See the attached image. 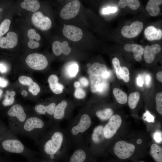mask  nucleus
Here are the masks:
<instances>
[{
	"instance_id": "nucleus-40",
	"label": "nucleus",
	"mask_w": 162,
	"mask_h": 162,
	"mask_svg": "<svg viewBox=\"0 0 162 162\" xmlns=\"http://www.w3.org/2000/svg\"><path fill=\"white\" fill-rule=\"evenodd\" d=\"M28 46L30 49H34L39 47V43L33 40H29L27 44Z\"/></svg>"
},
{
	"instance_id": "nucleus-23",
	"label": "nucleus",
	"mask_w": 162,
	"mask_h": 162,
	"mask_svg": "<svg viewBox=\"0 0 162 162\" xmlns=\"http://www.w3.org/2000/svg\"><path fill=\"white\" fill-rule=\"evenodd\" d=\"M20 6L23 8L32 12H36L40 7L37 0H25L21 3Z\"/></svg>"
},
{
	"instance_id": "nucleus-42",
	"label": "nucleus",
	"mask_w": 162,
	"mask_h": 162,
	"mask_svg": "<svg viewBox=\"0 0 162 162\" xmlns=\"http://www.w3.org/2000/svg\"><path fill=\"white\" fill-rule=\"evenodd\" d=\"M146 121L148 122H153L154 121V116L148 111H146L144 115Z\"/></svg>"
},
{
	"instance_id": "nucleus-31",
	"label": "nucleus",
	"mask_w": 162,
	"mask_h": 162,
	"mask_svg": "<svg viewBox=\"0 0 162 162\" xmlns=\"http://www.w3.org/2000/svg\"><path fill=\"white\" fill-rule=\"evenodd\" d=\"M140 98V94L138 92H132L128 98V105L131 109H134L136 106Z\"/></svg>"
},
{
	"instance_id": "nucleus-55",
	"label": "nucleus",
	"mask_w": 162,
	"mask_h": 162,
	"mask_svg": "<svg viewBox=\"0 0 162 162\" xmlns=\"http://www.w3.org/2000/svg\"><path fill=\"white\" fill-rule=\"evenodd\" d=\"M140 162H144L141 161H140Z\"/></svg>"
},
{
	"instance_id": "nucleus-9",
	"label": "nucleus",
	"mask_w": 162,
	"mask_h": 162,
	"mask_svg": "<svg viewBox=\"0 0 162 162\" xmlns=\"http://www.w3.org/2000/svg\"><path fill=\"white\" fill-rule=\"evenodd\" d=\"M62 32L65 37L73 41L80 40L83 35L82 32L80 28L71 25L65 26L63 29Z\"/></svg>"
},
{
	"instance_id": "nucleus-47",
	"label": "nucleus",
	"mask_w": 162,
	"mask_h": 162,
	"mask_svg": "<svg viewBox=\"0 0 162 162\" xmlns=\"http://www.w3.org/2000/svg\"><path fill=\"white\" fill-rule=\"evenodd\" d=\"M133 44H126L124 46V50L128 52H132Z\"/></svg>"
},
{
	"instance_id": "nucleus-1",
	"label": "nucleus",
	"mask_w": 162,
	"mask_h": 162,
	"mask_svg": "<svg viewBox=\"0 0 162 162\" xmlns=\"http://www.w3.org/2000/svg\"><path fill=\"white\" fill-rule=\"evenodd\" d=\"M135 149L134 145L124 140L117 142L113 148L115 155L118 158L122 160L130 157L134 153Z\"/></svg>"
},
{
	"instance_id": "nucleus-11",
	"label": "nucleus",
	"mask_w": 162,
	"mask_h": 162,
	"mask_svg": "<svg viewBox=\"0 0 162 162\" xmlns=\"http://www.w3.org/2000/svg\"><path fill=\"white\" fill-rule=\"evenodd\" d=\"M18 35L15 32H10L6 37L0 39V47L5 49H11L15 47L18 43Z\"/></svg>"
},
{
	"instance_id": "nucleus-26",
	"label": "nucleus",
	"mask_w": 162,
	"mask_h": 162,
	"mask_svg": "<svg viewBox=\"0 0 162 162\" xmlns=\"http://www.w3.org/2000/svg\"><path fill=\"white\" fill-rule=\"evenodd\" d=\"M79 70L78 64L75 62H71L67 64L65 68L66 75L69 77L75 76Z\"/></svg>"
},
{
	"instance_id": "nucleus-29",
	"label": "nucleus",
	"mask_w": 162,
	"mask_h": 162,
	"mask_svg": "<svg viewBox=\"0 0 162 162\" xmlns=\"http://www.w3.org/2000/svg\"><path fill=\"white\" fill-rule=\"evenodd\" d=\"M113 111L110 108H106L97 111V116L101 120L105 121L109 119L113 115Z\"/></svg>"
},
{
	"instance_id": "nucleus-5",
	"label": "nucleus",
	"mask_w": 162,
	"mask_h": 162,
	"mask_svg": "<svg viewBox=\"0 0 162 162\" xmlns=\"http://www.w3.org/2000/svg\"><path fill=\"white\" fill-rule=\"evenodd\" d=\"M91 82V90L93 93L103 94L108 88L109 84L106 79L102 76L89 75Z\"/></svg>"
},
{
	"instance_id": "nucleus-7",
	"label": "nucleus",
	"mask_w": 162,
	"mask_h": 162,
	"mask_svg": "<svg viewBox=\"0 0 162 162\" xmlns=\"http://www.w3.org/2000/svg\"><path fill=\"white\" fill-rule=\"evenodd\" d=\"M31 21L34 26L42 31L48 30L52 25L50 19L44 16L40 11L36 12L32 14Z\"/></svg>"
},
{
	"instance_id": "nucleus-2",
	"label": "nucleus",
	"mask_w": 162,
	"mask_h": 162,
	"mask_svg": "<svg viewBox=\"0 0 162 162\" xmlns=\"http://www.w3.org/2000/svg\"><path fill=\"white\" fill-rule=\"evenodd\" d=\"M63 139V135L59 131H56L52 135L50 139L44 144V152L49 155L55 154L60 148Z\"/></svg>"
},
{
	"instance_id": "nucleus-27",
	"label": "nucleus",
	"mask_w": 162,
	"mask_h": 162,
	"mask_svg": "<svg viewBox=\"0 0 162 162\" xmlns=\"http://www.w3.org/2000/svg\"><path fill=\"white\" fill-rule=\"evenodd\" d=\"M113 93L117 102L121 104L126 103L128 97L125 93L118 88H115L113 89Z\"/></svg>"
},
{
	"instance_id": "nucleus-35",
	"label": "nucleus",
	"mask_w": 162,
	"mask_h": 162,
	"mask_svg": "<svg viewBox=\"0 0 162 162\" xmlns=\"http://www.w3.org/2000/svg\"><path fill=\"white\" fill-rule=\"evenodd\" d=\"M10 23L11 21L9 20L6 19L0 24V39L8 31Z\"/></svg>"
},
{
	"instance_id": "nucleus-12",
	"label": "nucleus",
	"mask_w": 162,
	"mask_h": 162,
	"mask_svg": "<svg viewBox=\"0 0 162 162\" xmlns=\"http://www.w3.org/2000/svg\"><path fill=\"white\" fill-rule=\"evenodd\" d=\"M161 50L160 45L157 44H153L151 46H146L144 49V56L146 62L151 63L154 61L155 56Z\"/></svg>"
},
{
	"instance_id": "nucleus-46",
	"label": "nucleus",
	"mask_w": 162,
	"mask_h": 162,
	"mask_svg": "<svg viewBox=\"0 0 162 162\" xmlns=\"http://www.w3.org/2000/svg\"><path fill=\"white\" fill-rule=\"evenodd\" d=\"M7 68L6 66L2 63H0V72L4 74L6 72Z\"/></svg>"
},
{
	"instance_id": "nucleus-41",
	"label": "nucleus",
	"mask_w": 162,
	"mask_h": 162,
	"mask_svg": "<svg viewBox=\"0 0 162 162\" xmlns=\"http://www.w3.org/2000/svg\"><path fill=\"white\" fill-rule=\"evenodd\" d=\"M117 9L115 7H110L104 8L102 10V12L104 14H107L110 13H114L116 11Z\"/></svg>"
},
{
	"instance_id": "nucleus-8",
	"label": "nucleus",
	"mask_w": 162,
	"mask_h": 162,
	"mask_svg": "<svg viewBox=\"0 0 162 162\" xmlns=\"http://www.w3.org/2000/svg\"><path fill=\"white\" fill-rule=\"evenodd\" d=\"M143 27V24L142 22L136 21L133 22L129 26H124L121 29V33L126 38H134L140 33Z\"/></svg>"
},
{
	"instance_id": "nucleus-52",
	"label": "nucleus",
	"mask_w": 162,
	"mask_h": 162,
	"mask_svg": "<svg viewBox=\"0 0 162 162\" xmlns=\"http://www.w3.org/2000/svg\"><path fill=\"white\" fill-rule=\"evenodd\" d=\"M21 94L24 97H26L27 94L28 93L25 90H23L21 92Z\"/></svg>"
},
{
	"instance_id": "nucleus-54",
	"label": "nucleus",
	"mask_w": 162,
	"mask_h": 162,
	"mask_svg": "<svg viewBox=\"0 0 162 162\" xmlns=\"http://www.w3.org/2000/svg\"><path fill=\"white\" fill-rule=\"evenodd\" d=\"M3 93V91L2 89H0V98L1 97V95Z\"/></svg>"
},
{
	"instance_id": "nucleus-53",
	"label": "nucleus",
	"mask_w": 162,
	"mask_h": 162,
	"mask_svg": "<svg viewBox=\"0 0 162 162\" xmlns=\"http://www.w3.org/2000/svg\"><path fill=\"white\" fill-rule=\"evenodd\" d=\"M150 76H148L146 77V82L147 83H148L150 81Z\"/></svg>"
},
{
	"instance_id": "nucleus-3",
	"label": "nucleus",
	"mask_w": 162,
	"mask_h": 162,
	"mask_svg": "<svg viewBox=\"0 0 162 162\" xmlns=\"http://www.w3.org/2000/svg\"><path fill=\"white\" fill-rule=\"evenodd\" d=\"M25 62L31 68L36 70H42L47 66L48 62L46 57L42 54L33 53L29 55Z\"/></svg>"
},
{
	"instance_id": "nucleus-50",
	"label": "nucleus",
	"mask_w": 162,
	"mask_h": 162,
	"mask_svg": "<svg viewBox=\"0 0 162 162\" xmlns=\"http://www.w3.org/2000/svg\"><path fill=\"white\" fill-rule=\"evenodd\" d=\"M137 84L140 86H142L143 84V82L140 77H139L137 79Z\"/></svg>"
},
{
	"instance_id": "nucleus-15",
	"label": "nucleus",
	"mask_w": 162,
	"mask_h": 162,
	"mask_svg": "<svg viewBox=\"0 0 162 162\" xmlns=\"http://www.w3.org/2000/svg\"><path fill=\"white\" fill-rule=\"evenodd\" d=\"M44 126V123L41 119L37 117H31L25 121L23 128L25 131L30 132L36 129H41Z\"/></svg>"
},
{
	"instance_id": "nucleus-34",
	"label": "nucleus",
	"mask_w": 162,
	"mask_h": 162,
	"mask_svg": "<svg viewBox=\"0 0 162 162\" xmlns=\"http://www.w3.org/2000/svg\"><path fill=\"white\" fill-rule=\"evenodd\" d=\"M116 76L118 79H122L125 82H128L130 80V77L128 69L126 67H122L119 74Z\"/></svg>"
},
{
	"instance_id": "nucleus-45",
	"label": "nucleus",
	"mask_w": 162,
	"mask_h": 162,
	"mask_svg": "<svg viewBox=\"0 0 162 162\" xmlns=\"http://www.w3.org/2000/svg\"><path fill=\"white\" fill-rule=\"evenodd\" d=\"M80 82L81 85L84 87H86L88 85V80L84 77L80 78Z\"/></svg>"
},
{
	"instance_id": "nucleus-13",
	"label": "nucleus",
	"mask_w": 162,
	"mask_h": 162,
	"mask_svg": "<svg viewBox=\"0 0 162 162\" xmlns=\"http://www.w3.org/2000/svg\"><path fill=\"white\" fill-rule=\"evenodd\" d=\"M18 80L21 84L28 86L29 91L33 95H37L40 91L39 86L37 83L34 82L31 77L25 76H21L19 77Z\"/></svg>"
},
{
	"instance_id": "nucleus-21",
	"label": "nucleus",
	"mask_w": 162,
	"mask_h": 162,
	"mask_svg": "<svg viewBox=\"0 0 162 162\" xmlns=\"http://www.w3.org/2000/svg\"><path fill=\"white\" fill-rule=\"evenodd\" d=\"M56 104L54 103H51L48 106L39 104L34 108L35 111L40 115H44L46 112L50 115L53 114Z\"/></svg>"
},
{
	"instance_id": "nucleus-18",
	"label": "nucleus",
	"mask_w": 162,
	"mask_h": 162,
	"mask_svg": "<svg viewBox=\"0 0 162 162\" xmlns=\"http://www.w3.org/2000/svg\"><path fill=\"white\" fill-rule=\"evenodd\" d=\"M58 78L55 74H52L49 76L48 82L50 88L53 93L56 94L62 93L64 87L62 84L59 83Z\"/></svg>"
},
{
	"instance_id": "nucleus-4",
	"label": "nucleus",
	"mask_w": 162,
	"mask_h": 162,
	"mask_svg": "<svg viewBox=\"0 0 162 162\" xmlns=\"http://www.w3.org/2000/svg\"><path fill=\"white\" fill-rule=\"evenodd\" d=\"M122 122V120L120 116L118 114L113 115L104 127L103 134L104 138L106 139L112 138L120 128Z\"/></svg>"
},
{
	"instance_id": "nucleus-44",
	"label": "nucleus",
	"mask_w": 162,
	"mask_h": 162,
	"mask_svg": "<svg viewBox=\"0 0 162 162\" xmlns=\"http://www.w3.org/2000/svg\"><path fill=\"white\" fill-rule=\"evenodd\" d=\"M8 85V80L3 77H0V87L2 88H5Z\"/></svg>"
},
{
	"instance_id": "nucleus-14",
	"label": "nucleus",
	"mask_w": 162,
	"mask_h": 162,
	"mask_svg": "<svg viewBox=\"0 0 162 162\" xmlns=\"http://www.w3.org/2000/svg\"><path fill=\"white\" fill-rule=\"evenodd\" d=\"M52 49L54 54L59 56L62 53L66 55L69 54L71 51V48L68 46V43L66 41L61 43L58 41H55L52 45Z\"/></svg>"
},
{
	"instance_id": "nucleus-20",
	"label": "nucleus",
	"mask_w": 162,
	"mask_h": 162,
	"mask_svg": "<svg viewBox=\"0 0 162 162\" xmlns=\"http://www.w3.org/2000/svg\"><path fill=\"white\" fill-rule=\"evenodd\" d=\"M162 3L161 0H150L146 5V10L150 15L152 16H155L159 13V5Z\"/></svg>"
},
{
	"instance_id": "nucleus-32",
	"label": "nucleus",
	"mask_w": 162,
	"mask_h": 162,
	"mask_svg": "<svg viewBox=\"0 0 162 162\" xmlns=\"http://www.w3.org/2000/svg\"><path fill=\"white\" fill-rule=\"evenodd\" d=\"M144 49L141 45L137 44H133L132 52H133V57L137 61L141 60L142 56L143 54Z\"/></svg>"
},
{
	"instance_id": "nucleus-17",
	"label": "nucleus",
	"mask_w": 162,
	"mask_h": 162,
	"mask_svg": "<svg viewBox=\"0 0 162 162\" xmlns=\"http://www.w3.org/2000/svg\"><path fill=\"white\" fill-rule=\"evenodd\" d=\"M144 34L146 38L149 41L159 40L162 37V30L153 26L147 27L144 31Z\"/></svg>"
},
{
	"instance_id": "nucleus-6",
	"label": "nucleus",
	"mask_w": 162,
	"mask_h": 162,
	"mask_svg": "<svg viewBox=\"0 0 162 162\" xmlns=\"http://www.w3.org/2000/svg\"><path fill=\"white\" fill-rule=\"evenodd\" d=\"M80 6L78 0H74L66 4L61 10L60 15L62 19L65 20L72 18L78 14Z\"/></svg>"
},
{
	"instance_id": "nucleus-33",
	"label": "nucleus",
	"mask_w": 162,
	"mask_h": 162,
	"mask_svg": "<svg viewBox=\"0 0 162 162\" xmlns=\"http://www.w3.org/2000/svg\"><path fill=\"white\" fill-rule=\"evenodd\" d=\"M16 92L14 91L9 92L7 91L5 95V98L2 102V104L4 106H8L12 105L15 100L14 96Z\"/></svg>"
},
{
	"instance_id": "nucleus-19",
	"label": "nucleus",
	"mask_w": 162,
	"mask_h": 162,
	"mask_svg": "<svg viewBox=\"0 0 162 162\" xmlns=\"http://www.w3.org/2000/svg\"><path fill=\"white\" fill-rule=\"evenodd\" d=\"M107 70L106 66L104 64L95 62L88 68L87 72L89 75L102 76Z\"/></svg>"
},
{
	"instance_id": "nucleus-25",
	"label": "nucleus",
	"mask_w": 162,
	"mask_h": 162,
	"mask_svg": "<svg viewBox=\"0 0 162 162\" xmlns=\"http://www.w3.org/2000/svg\"><path fill=\"white\" fill-rule=\"evenodd\" d=\"M104 127L102 125H98L94 129L92 134V138L93 142L95 143H100L104 138L103 134Z\"/></svg>"
},
{
	"instance_id": "nucleus-49",
	"label": "nucleus",
	"mask_w": 162,
	"mask_h": 162,
	"mask_svg": "<svg viewBox=\"0 0 162 162\" xmlns=\"http://www.w3.org/2000/svg\"><path fill=\"white\" fill-rule=\"evenodd\" d=\"M110 73L109 71L107 70L106 72L104 73L102 75V76L104 78L107 80L110 77Z\"/></svg>"
},
{
	"instance_id": "nucleus-28",
	"label": "nucleus",
	"mask_w": 162,
	"mask_h": 162,
	"mask_svg": "<svg viewBox=\"0 0 162 162\" xmlns=\"http://www.w3.org/2000/svg\"><path fill=\"white\" fill-rule=\"evenodd\" d=\"M118 5L122 8L128 6L131 9L136 10L140 7V3L138 0H121L118 3Z\"/></svg>"
},
{
	"instance_id": "nucleus-16",
	"label": "nucleus",
	"mask_w": 162,
	"mask_h": 162,
	"mask_svg": "<svg viewBox=\"0 0 162 162\" xmlns=\"http://www.w3.org/2000/svg\"><path fill=\"white\" fill-rule=\"evenodd\" d=\"M8 115L11 117H15L21 122L26 119V115L23 107L20 105L16 104L13 105L8 110Z\"/></svg>"
},
{
	"instance_id": "nucleus-51",
	"label": "nucleus",
	"mask_w": 162,
	"mask_h": 162,
	"mask_svg": "<svg viewBox=\"0 0 162 162\" xmlns=\"http://www.w3.org/2000/svg\"><path fill=\"white\" fill-rule=\"evenodd\" d=\"M74 86L76 88H79L80 86V84L78 82L76 81L74 82Z\"/></svg>"
},
{
	"instance_id": "nucleus-48",
	"label": "nucleus",
	"mask_w": 162,
	"mask_h": 162,
	"mask_svg": "<svg viewBox=\"0 0 162 162\" xmlns=\"http://www.w3.org/2000/svg\"><path fill=\"white\" fill-rule=\"evenodd\" d=\"M156 77L157 80L160 82H162V72L159 71L156 74Z\"/></svg>"
},
{
	"instance_id": "nucleus-30",
	"label": "nucleus",
	"mask_w": 162,
	"mask_h": 162,
	"mask_svg": "<svg viewBox=\"0 0 162 162\" xmlns=\"http://www.w3.org/2000/svg\"><path fill=\"white\" fill-rule=\"evenodd\" d=\"M86 154L82 150H76L71 156L70 162H83L86 159Z\"/></svg>"
},
{
	"instance_id": "nucleus-10",
	"label": "nucleus",
	"mask_w": 162,
	"mask_h": 162,
	"mask_svg": "<svg viewBox=\"0 0 162 162\" xmlns=\"http://www.w3.org/2000/svg\"><path fill=\"white\" fill-rule=\"evenodd\" d=\"M91 122V119L89 116L87 114H83L81 117L78 124L71 129L72 134L76 135L84 132L90 127Z\"/></svg>"
},
{
	"instance_id": "nucleus-39",
	"label": "nucleus",
	"mask_w": 162,
	"mask_h": 162,
	"mask_svg": "<svg viewBox=\"0 0 162 162\" xmlns=\"http://www.w3.org/2000/svg\"><path fill=\"white\" fill-rule=\"evenodd\" d=\"M75 97L78 99L83 98L86 96L85 91L81 88H78L76 89L74 93Z\"/></svg>"
},
{
	"instance_id": "nucleus-38",
	"label": "nucleus",
	"mask_w": 162,
	"mask_h": 162,
	"mask_svg": "<svg viewBox=\"0 0 162 162\" xmlns=\"http://www.w3.org/2000/svg\"><path fill=\"white\" fill-rule=\"evenodd\" d=\"M112 63L116 69V74L117 76L119 74L121 69L122 67L120 65L119 61L118 58L115 57L112 60Z\"/></svg>"
},
{
	"instance_id": "nucleus-37",
	"label": "nucleus",
	"mask_w": 162,
	"mask_h": 162,
	"mask_svg": "<svg viewBox=\"0 0 162 162\" xmlns=\"http://www.w3.org/2000/svg\"><path fill=\"white\" fill-rule=\"evenodd\" d=\"M27 35L29 40L35 39L39 41L40 39V34L36 33L35 30L32 28L28 30L27 32Z\"/></svg>"
},
{
	"instance_id": "nucleus-24",
	"label": "nucleus",
	"mask_w": 162,
	"mask_h": 162,
	"mask_svg": "<svg viewBox=\"0 0 162 162\" xmlns=\"http://www.w3.org/2000/svg\"><path fill=\"white\" fill-rule=\"evenodd\" d=\"M67 105V102L65 100H63L56 106L53 114L55 119L60 120L63 118L65 109Z\"/></svg>"
},
{
	"instance_id": "nucleus-36",
	"label": "nucleus",
	"mask_w": 162,
	"mask_h": 162,
	"mask_svg": "<svg viewBox=\"0 0 162 162\" xmlns=\"http://www.w3.org/2000/svg\"><path fill=\"white\" fill-rule=\"evenodd\" d=\"M156 109L157 111L162 115V93H158L155 97Z\"/></svg>"
},
{
	"instance_id": "nucleus-22",
	"label": "nucleus",
	"mask_w": 162,
	"mask_h": 162,
	"mask_svg": "<svg viewBox=\"0 0 162 162\" xmlns=\"http://www.w3.org/2000/svg\"><path fill=\"white\" fill-rule=\"evenodd\" d=\"M150 153L156 162H162V148L155 143H153L150 147Z\"/></svg>"
},
{
	"instance_id": "nucleus-43",
	"label": "nucleus",
	"mask_w": 162,
	"mask_h": 162,
	"mask_svg": "<svg viewBox=\"0 0 162 162\" xmlns=\"http://www.w3.org/2000/svg\"><path fill=\"white\" fill-rule=\"evenodd\" d=\"M154 138L157 142L159 143L162 141V133L159 131L156 132L154 134Z\"/></svg>"
}]
</instances>
